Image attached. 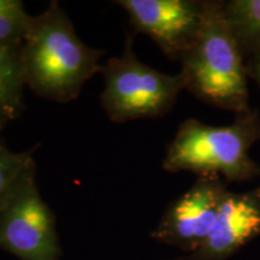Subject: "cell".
Returning a JSON list of instances; mask_svg holds the SVG:
<instances>
[{"instance_id": "obj_1", "label": "cell", "mask_w": 260, "mask_h": 260, "mask_svg": "<svg viewBox=\"0 0 260 260\" xmlns=\"http://www.w3.org/2000/svg\"><path fill=\"white\" fill-rule=\"evenodd\" d=\"M27 87L42 99L74 102L87 81L102 73L104 51L89 47L75 31L57 0L38 16L21 47Z\"/></svg>"}, {"instance_id": "obj_2", "label": "cell", "mask_w": 260, "mask_h": 260, "mask_svg": "<svg viewBox=\"0 0 260 260\" xmlns=\"http://www.w3.org/2000/svg\"><path fill=\"white\" fill-rule=\"evenodd\" d=\"M181 61L184 89L198 99L228 111L248 110L241 48L228 24L223 3L205 2L203 24Z\"/></svg>"}, {"instance_id": "obj_3", "label": "cell", "mask_w": 260, "mask_h": 260, "mask_svg": "<svg viewBox=\"0 0 260 260\" xmlns=\"http://www.w3.org/2000/svg\"><path fill=\"white\" fill-rule=\"evenodd\" d=\"M259 135V122L249 116L225 126L187 119L168 146L162 168L170 172H195L201 177L222 175L229 181L248 180L258 174L249 148Z\"/></svg>"}, {"instance_id": "obj_4", "label": "cell", "mask_w": 260, "mask_h": 260, "mask_svg": "<svg viewBox=\"0 0 260 260\" xmlns=\"http://www.w3.org/2000/svg\"><path fill=\"white\" fill-rule=\"evenodd\" d=\"M133 42V35L126 34L122 56L110 58L100 73L105 80L102 107L115 123L164 116L184 89L181 74H164L140 61Z\"/></svg>"}, {"instance_id": "obj_5", "label": "cell", "mask_w": 260, "mask_h": 260, "mask_svg": "<svg viewBox=\"0 0 260 260\" xmlns=\"http://www.w3.org/2000/svg\"><path fill=\"white\" fill-rule=\"evenodd\" d=\"M0 249L19 260H60L56 216L41 198L37 176L0 212Z\"/></svg>"}, {"instance_id": "obj_6", "label": "cell", "mask_w": 260, "mask_h": 260, "mask_svg": "<svg viewBox=\"0 0 260 260\" xmlns=\"http://www.w3.org/2000/svg\"><path fill=\"white\" fill-rule=\"evenodd\" d=\"M226 191L217 176L200 177L169 205L152 239L190 254L197 252L211 233Z\"/></svg>"}, {"instance_id": "obj_7", "label": "cell", "mask_w": 260, "mask_h": 260, "mask_svg": "<svg viewBox=\"0 0 260 260\" xmlns=\"http://www.w3.org/2000/svg\"><path fill=\"white\" fill-rule=\"evenodd\" d=\"M135 32L147 35L170 59L189 50L201 24L205 2L195 0H117Z\"/></svg>"}, {"instance_id": "obj_8", "label": "cell", "mask_w": 260, "mask_h": 260, "mask_svg": "<svg viewBox=\"0 0 260 260\" xmlns=\"http://www.w3.org/2000/svg\"><path fill=\"white\" fill-rule=\"evenodd\" d=\"M260 236L258 193L228 190L206 241L187 260H228L253 239Z\"/></svg>"}, {"instance_id": "obj_9", "label": "cell", "mask_w": 260, "mask_h": 260, "mask_svg": "<svg viewBox=\"0 0 260 260\" xmlns=\"http://www.w3.org/2000/svg\"><path fill=\"white\" fill-rule=\"evenodd\" d=\"M21 46L0 45V133L24 110L27 87Z\"/></svg>"}, {"instance_id": "obj_10", "label": "cell", "mask_w": 260, "mask_h": 260, "mask_svg": "<svg viewBox=\"0 0 260 260\" xmlns=\"http://www.w3.org/2000/svg\"><path fill=\"white\" fill-rule=\"evenodd\" d=\"M32 152L12 151L0 139V212L25 182L37 176Z\"/></svg>"}, {"instance_id": "obj_11", "label": "cell", "mask_w": 260, "mask_h": 260, "mask_svg": "<svg viewBox=\"0 0 260 260\" xmlns=\"http://www.w3.org/2000/svg\"><path fill=\"white\" fill-rule=\"evenodd\" d=\"M223 10L240 48L260 52V0H232Z\"/></svg>"}, {"instance_id": "obj_12", "label": "cell", "mask_w": 260, "mask_h": 260, "mask_svg": "<svg viewBox=\"0 0 260 260\" xmlns=\"http://www.w3.org/2000/svg\"><path fill=\"white\" fill-rule=\"evenodd\" d=\"M32 16L21 0H0V45L21 46L31 25Z\"/></svg>"}, {"instance_id": "obj_13", "label": "cell", "mask_w": 260, "mask_h": 260, "mask_svg": "<svg viewBox=\"0 0 260 260\" xmlns=\"http://www.w3.org/2000/svg\"><path fill=\"white\" fill-rule=\"evenodd\" d=\"M255 75H256V77H258V81L260 82V58L255 64Z\"/></svg>"}, {"instance_id": "obj_14", "label": "cell", "mask_w": 260, "mask_h": 260, "mask_svg": "<svg viewBox=\"0 0 260 260\" xmlns=\"http://www.w3.org/2000/svg\"><path fill=\"white\" fill-rule=\"evenodd\" d=\"M256 193H258V195H259V198H260V189H258V190H256Z\"/></svg>"}]
</instances>
